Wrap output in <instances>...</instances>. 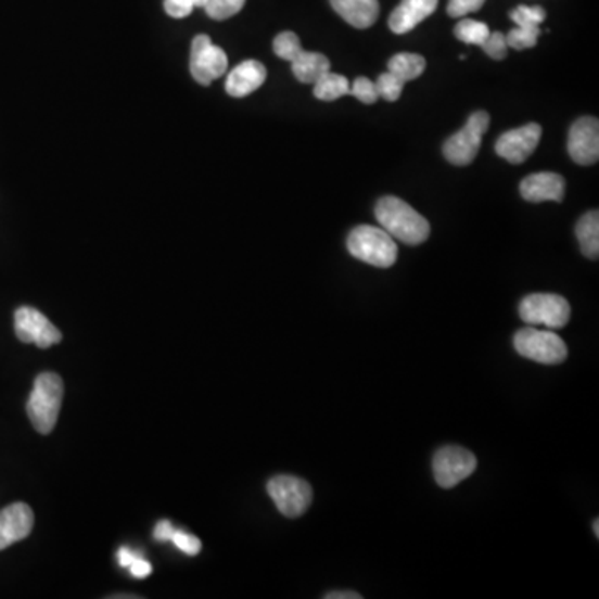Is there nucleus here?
<instances>
[{"label":"nucleus","instance_id":"obj_30","mask_svg":"<svg viewBox=\"0 0 599 599\" xmlns=\"http://www.w3.org/2000/svg\"><path fill=\"white\" fill-rule=\"evenodd\" d=\"M349 93L357 97L364 104H374L380 99L377 86L370 79H367V77H358L354 86H349Z\"/></svg>","mask_w":599,"mask_h":599},{"label":"nucleus","instance_id":"obj_32","mask_svg":"<svg viewBox=\"0 0 599 599\" xmlns=\"http://www.w3.org/2000/svg\"><path fill=\"white\" fill-rule=\"evenodd\" d=\"M127 570L130 571L133 578L143 579L152 574V564H150L145 558L139 557L132 564H130L129 568H127Z\"/></svg>","mask_w":599,"mask_h":599},{"label":"nucleus","instance_id":"obj_8","mask_svg":"<svg viewBox=\"0 0 599 599\" xmlns=\"http://www.w3.org/2000/svg\"><path fill=\"white\" fill-rule=\"evenodd\" d=\"M489 127V115L479 111L470 115L460 132L449 137L443 145V155L454 165H468L479 155L483 136Z\"/></svg>","mask_w":599,"mask_h":599},{"label":"nucleus","instance_id":"obj_25","mask_svg":"<svg viewBox=\"0 0 599 599\" xmlns=\"http://www.w3.org/2000/svg\"><path fill=\"white\" fill-rule=\"evenodd\" d=\"M374 86H377L379 97L388 100V102H396L404 92L405 82L399 80L392 72H385V74L380 75Z\"/></svg>","mask_w":599,"mask_h":599},{"label":"nucleus","instance_id":"obj_6","mask_svg":"<svg viewBox=\"0 0 599 599\" xmlns=\"http://www.w3.org/2000/svg\"><path fill=\"white\" fill-rule=\"evenodd\" d=\"M513 343L521 357L536 364L560 365L568 358L566 343L551 330L526 327L514 335Z\"/></svg>","mask_w":599,"mask_h":599},{"label":"nucleus","instance_id":"obj_5","mask_svg":"<svg viewBox=\"0 0 599 599\" xmlns=\"http://www.w3.org/2000/svg\"><path fill=\"white\" fill-rule=\"evenodd\" d=\"M571 317L568 300L555 293H533L520 304V318L530 327H546L558 330L566 327Z\"/></svg>","mask_w":599,"mask_h":599},{"label":"nucleus","instance_id":"obj_14","mask_svg":"<svg viewBox=\"0 0 599 599\" xmlns=\"http://www.w3.org/2000/svg\"><path fill=\"white\" fill-rule=\"evenodd\" d=\"M34 511L29 505L12 504L0 511V551L33 533Z\"/></svg>","mask_w":599,"mask_h":599},{"label":"nucleus","instance_id":"obj_11","mask_svg":"<svg viewBox=\"0 0 599 599\" xmlns=\"http://www.w3.org/2000/svg\"><path fill=\"white\" fill-rule=\"evenodd\" d=\"M15 335L22 343H34L39 348L59 345L62 333L46 315L33 307H21L15 311Z\"/></svg>","mask_w":599,"mask_h":599},{"label":"nucleus","instance_id":"obj_29","mask_svg":"<svg viewBox=\"0 0 599 599\" xmlns=\"http://www.w3.org/2000/svg\"><path fill=\"white\" fill-rule=\"evenodd\" d=\"M480 47L485 50V54L492 58L493 61H504V59H507L508 46L505 34L489 33L488 39Z\"/></svg>","mask_w":599,"mask_h":599},{"label":"nucleus","instance_id":"obj_26","mask_svg":"<svg viewBox=\"0 0 599 599\" xmlns=\"http://www.w3.org/2000/svg\"><path fill=\"white\" fill-rule=\"evenodd\" d=\"M511 21L523 27H539L541 22H545L546 11L539 5L528 8V5H518L510 14Z\"/></svg>","mask_w":599,"mask_h":599},{"label":"nucleus","instance_id":"obj_15","mask_svg":"<svg viewBox=\"0 0 599 599\" xmlns=\"http://www.w3.org/2000/svg\"><path fill=\"white\" fill-rule=\"evenodd\" d=\"M566 190L563 177L553 171H539L528 175L521 180L520 192L526 202L539 204V202H561Z\"/></svg>","mask_w":599,"mask_h":599},{"label":"nucleus","instance_id":"obj_17","mask_svg":"<svg viewBox=\"0 0 599 599\" xmlns=\"http://www.w3.org/2000/svg\"><path fill=\"white\" fill-rule=\"evenodd\" d=\"M438 8V0H402L398 8L390 15V29L392 33H410L424 18L430 17Z\"/></svg>","mask_w":599,"mask_h":599},{"label":"nucleus","instance_id":"obj_33","mask_svg":"<svg viewBox=\"0 0 599 599\" xmlns=\"http://www.w3.org/2000/svg\"><path fill=\"white\" fill-rule=\"evenodd\" d=\"M174 528L175 526L170 523V521H158L157 526H155L154 530L155 539H157V541H168Z\"/></svg>","mask_w":599,"mask_h":599},{"label":"nucleus","instance_id":"obj_1","mask_svg":"<svg viewBox=\"0 0 599 599\" xmlns=\"http://www.w3.org/2000/svg\"><path fill=\"white\" fill-rule=\"evenodd\" d=\"M374 217L385 232L407 245H420L429 240V220L398 196L380 199L374 207Z\"/></svg>","mask_w":599,"mask_h":599},{"label":"nucleus","instance_id":"obj_20","mask_svg":"<svg viewBox=\"0 0 599 599\" xmlns=\"http://www.w3.org/2000/svg\"><path fill=\"white\" fill-rule=\"evenodd\" d=\"M426 67V61L418 54H396L395 58L390 59L388 72L396 75L399 80H404L405 84L410 80L418 79Z\"/></svg>","mask_w":599,"mask_h":599},{"label":"nucleus","instance_id":"obj_9","mask_svg":"<svg viewBox=\"0 0 599 599\" xmlns=\"http://www.w3.org/2000/svg\"><path fill=\"white\" fill-rule=\"evenodd\" d=\"M476 464H479L476 457L467 448L455 445L443 446L433 458V473H435L436 483L442 488L449 489L471 476L476 470Z\"/></svg>","mask_w":599,"mask_h":599},{"label":"nucleus","instance_id":"obj_28","mask_svg":"<svg viewBox=\"0 0 599 599\" xmlns=\"http://www.w3.org/2000/svg\"><path fill=\"white\" fill-rule=\"evenodd\" d=\"M168 541L174 543L180 551L189 555V557H196L202 551L200 539L196 536L190 535V533L183 532V530L174 528Z\"/></svg>","mask_w":599,"mask_h":599},{"label":"nucleus","instance_id":"obj_12","mask_svg":"<svg viewBox=\"0 0 599 599\" xmlns=\"http://www.w3.org/2000/svg\"><path fill=\"white\" fill-rule=\"evenodd\" d=\"M568 154L579 165H592L599 158V122L582 117L571 125Z\"/></svg>","mask_w":599,"mask_h":599},{"label":"nucleus","instance_id":"obj_19","mask_svg":"<svg viewBox=\"0 0 599 599\" xmlns=\"http://www.w3.org/2000/svg\"><path fill=\"white\" fill-rule=\"evenodd\" d=\"M576 237L585 257L596 260L599 255V214L598 211L588 212L576 224Z\"/></svg>","mask_w":599,"mask_h":599},{"label":"nucleus","instance_id":"obj_18","mask_svg":"<svg viewBox=\"0 0 599 599\" xmlns=\"http://www.w3.org/2000/svg\"><path fill=\"white\" fill-rule=\"evenodd\" d=\"M333 11L357 29H368L380 15L379 0H330Z\"/></svg>","mask_w":599,"mask_h":599},{"label":"nucleus","instance_id":"obj_3","mask_svg":"<svg viewBox=\"0 0 599 599\" xmlns=\"http://www.w3.org/2000/svg\"><path fill=\"white\" fill-rule=\"evenodd\" d=\"M349 255L365 264L379 268H390L398 257V246L395 240L382 227L360 225L349 232L346 239Z\"/></svg>","mask_w":599,"mask_h":599},{"label":"nucleus","instance_id":"obj_4","mask_svg":"<svg viewBox=\"0 0 599 599\" xmlns=\"http://www.w3.org/2000/svg\"><path fill=\"white\" fill-rule=\"evenodd\" d=\"M273 52L292 64L293 75L302 84H315L321 75L330 72L329 59L318 52L304 50L296 34L282 33L275 37Z\"/></svg>","mask_w":599,"mask_h":599},{"label":"nucleus","instance_id":"obj_10","mask_svg":"<svg viewBox=\"0 0 599 599\" xmlns=\"http://www.w3.org/2000/svg\"><path fill=\"white\" fill-rule=\"evenodd\" d=\"M227 68H229V58L224 49L212 43L211 37L202 34L193 39L190 72L196 82L211 86L214 80L220 79Z\"/></svg>","mask_w":599,"mask_h":599},{"label":"nucleus","instance_id":"obj_23","mask_svg":"<svg viewBox=\"0 0 599 599\" xmlns=\"http://www.w3.org/2000/svg\"><path fill=\"white\" fill-rule=\"evenodd\" d=\"M539 27H523V25H517L514 29L505 36L507 39V46L514 50L533 49L538 43Z\"/></svg>","mask_w":599,"mask_h":599},{"label":"nucleus","instance_id":"obj_13","mask_svg":"<svg viewBox=\"0 0 599 599\" xmlns=\"http://www.w3.org/2000/svg\"><path fill=\"white\" fill-rule=\"evenodd\" d=\"M541 133L538 124H526L520 129L508 130L496 140V154L510 164H523L535 152Z\"/></svg>","mask_w":599,"mask_h":599},{"label":"nucleus","instance_id":"obj_36","mask_svg":"<svg viewBox=\"0 0 599 599\" xmlns=\"http://www.w3.org/2000/svg\"><path fill=\"white\" fill-rule=\"evenodd\" d=\"M592 530H595L596 538H599V521L595 520V523H592Z\"/></svg>","mask_w":599,"mask_h":599},{"label":"nucleus","instance_id":"obj_22","mask_svg":"<svg viewBox=\"0 0 599 599\" xmlns=\"http://www.w3.org/2000/svg\"><path fill=\"white\" fill-rule=\"evenodd\" d=\"M489 30L485 22L473 21V18H463L458 22L455 27V36L464 43H473V46H482L488 39Z\"/></svg>","mask_w":599,"mask_h":599},{"label":"nucleus","instance_id":"obj_34","mask_svg":"<svg viewBox=\"0 0 599 599\" xmlns=\"http://www.w3.org/2000/svg\"><path fill=\"white\" fill-rule=\"evenodd\" d=\"M140 555L136 553V551H132V549L129 548H120L118 549L117 553V560L118 564H120L122 568H129L130 564L133 563V561L139 558Z\"/></svg>","mask_w":599,"mask_h":599},{"label":"nucleus","instance_id":"obj_27","mask_svg":"<svg viewBox=\"0 0 599 599\" xmlns=\"http://www.w3.org/2000/svg\"><path fill=\"white\" fill-rule=\"evenodd\" d=\"M205 5L207 0H164L165 12L174 18L189 17L193 9H204Z\"/></svg>","mask_w":599,"mask_h":599},{"label":"nucleus","instance_id":"obj_2","mask_svg":"<svg viewBox=\"0 0 599 599\" xmlns=\"http://www.w3.org/2000/svg\"><path fill=\"white\" fill-rule=\"evenodd\" d=\"M62 399H64V382L61 377L50 371L40 373L27 402V415L37 432L49 435L55 429Z\"/></svg>","mask_w":599,"mask_h":599},{"label":"nucleus","instance_id":"obj_16","mask_svg":"<svg viewBox=\"0 0 599 599\" xmlns=\"http://www.w3.org/2000/svg\"><path fill=\"white\" fill-rule=\"evenodd\" d=\"M267 80V68L258 61H245L242 64L237 65L233 71H230L229 77H227V84H225V90L230 97H242L254 93L255 90L260 89Z\"/></svg>","mask_w":599,"mask_h":599},{"label":"nucleus","instance_id":"obj_21","mask_svg":"<svg viewBox=\"0 0 599 599\" xmlns=\"http://www.w3.org/2000/svg\"><path fill=\"white\" fill-rule=\"evenodd\" d=\"M346 93H349L348 79L343 75L333 74V72L321 75L320 79L314 84V95L324 102H333Z\"/></svg>","mask_w":599,"mask_h":599},{"label":"nucleus","instance_id":"obj_31","mask_svg":"<svg viewBox=\"0 0 599 599\" xmlns=\"http://www.w3.org/2000/svg\"><path fill=\"white\" fill-rule=\"evenodd\" d=\"M485 2L486 0H449V17L460 18L464 17V15L473 14V12H479Z\"/></svg>","mask_w":599,"mask_h":599},{"label":"nucleus","instance_id":"obj_24","mask_svg":"<svg viewBox=\"0 0 599 599\" xmlns=\"http://www.w3.org/2000/svg\"><path fill=\"white\" fill-rule=\"evenodd\" d=\"M246 0H207L205 12L214 21H227L242 11Z\"/></svg>","mask_w":599,"mask_h":599},{"label":"nucleus","instance_id":"obj_7","mask_svg":"<svg viewBox=\"0 0 599 599\" xmlns=\"http://www.w3.org/2000/svg\"><path fill=\"white\" fill-rule=\"evenodd\" d=\"M268 495L275 507L286 518H298L307 513L314 499L310 483L292 474H279L268 482Z\"/></svg>","mask_w":599,"mask_h":599},{"label":"nucleus","instance_id":"obj_35","mask_svg":"<svg viewBox=\"0 0 599 599\" xmlns=\"http://www.w3.org/2000/svg\"><path fill=\"white\" fill-rule=\"evenodd\" d=\"M324 599H361V595L355 591H332L323 596Z\"/></svg>","mask_w":599,"mask_h":599}]
</instances>
